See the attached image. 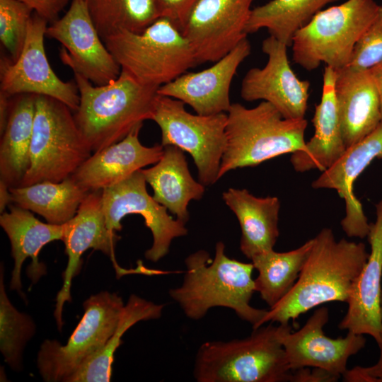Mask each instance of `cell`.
I'll return each instance as SVG.
<instances>
[{
  "label": "cell",
  "instance_id": "obj_30",
  "mask_svg": "<svg viewBox=\"0 0 382 382\" xmlns=\"http://www.w3.org/2000/svg\"><path fill=\"white\" fill-rule=\"evenodd\" d=\"M313 245V238L287 251L264 252L250 260L258 274L255 291L270 308L277 303L293 288Z\"/></svg>",
  "mask_w": 382,
  "mask_h": 382
},
{
  "label": "cell",
  "instance_id": "obj_6",
  "mask_svg": "<svg viewBox=\"0 0 382 382\" xmlns=\"http://www.w3.org/2000/svg\"><path fill=\"white\" fill-rule=\"evenodd\" d=\"M103 41L121 69L148 86L159 88L197 64L188 40L163 17L141 32L121 30Z\"/></svg>",
  "mask_w": 382,
  "mask_h": 382
},
{
  "label": "cell",
  "instance_id": "obj_35",
  "mask_svg": "<svg viewBox=\"0 0 382 382\" xmlns=\"http://www.w3.org/2000/svg\"><path fill=\"white\" fill-rule=\"evenodd\" d=\"M382 62V6L357 42L348 66L370 69Z\"/></svg>",
  "mask_w": 382,
  "mask_h": 382
},
{
  "label": "cell",
  "instance_id": "obj_31",
  "mask_svg": "<svg viewBox=\"0 0 382 382\" xmlns=\"http://www.w3.org/2000/svg\"><path fill=\"white\" fill-rule=\"evenodd\" d=\"M339 0H271L252 9L245 33L265 28L270 35L291 45L294 34L328 4Z\"/></svg>",
  "mask_w": 382,
  "mask_h": 382
},
{
  "label": "cell",
  "instance_id": "obj_28",
  "mask_svg": "<svg viewBox=\"0 0 382 382\" xmlns=\"http://www.w3.org/2000/svg\"><path fill=\"white\" fill-rule=\"evenodd\" d=\"M14 204L36 213L47 223L62 225L72 219L88 194L71 176L61 182L42 181L10 187Z\"/></svg>",
  "mask_w": 382,
  "mask_h": 382
},
{
  "label": "cell",
  "instance_id": "obj_9",
  "mask_svg": "<svg viewBox=\"0 0 382 382\" xmlns=\"http://www.w3.org/2000/svg\"><path fill=\"white\" fill-rule=\"evenodd\" d=\"M150 120L161 129L163 146H175L191 155L202 185L210 186L219 180L227 113L193 115L185 110L183 102L158 94Z\"/></svg>",
  "mask_w": 382,
  "mask_h": 382
},
{
  "label": "cell",
  "instance_id": "obj_5",
  "mask_svg": "<svg viewBox=\"0 0 382 382\" xmlns=\"http://www.w3.org/2000/svg\"><path fill=\"white\" fill-rule=\"evenodd\" d=\"M306 118L286 119L270 103L248 108L231 103L227 112L226 145L219 178L239 168L257 166L306 148Z\"/></svg>",
  "mask_w": 382,
  "mask_h": 382
},
{
  "label": "cell",
  "instance_id": "obj_7",
  "mask_svg": "<svg viewBox=\"0 0 382 382\" xmlns=\"http://www.w3.org/2000/svg\"><path fill=\"white\" fill-rule=\"evenodd\" d=\"M91 152L74 112L55 98L37 95L30 166L19 186L61 182L71 176Z\"/></svg>",
  "mask_w": 382,
  "mask_h": 382
},
{
  "label": "cell",
  "instance_id": "obj_26",
  "mask_svg": "<svg viewBox=\"0 0 382 382\" xmlns=\"http://www.w3.org/2000/svg\"><path fill=\"white\" fill-rule=\"evenodd\" d=\"M163 147L161 159L141 170L153 189L154 199L185 224L189 202L202 199L205 186L192 178L183 150L172 145Z\"/></svg>",
  "mask_w": 382,
  "mask_h": 382
},
{
  "label": "cell",
  "instance_id": "obj_18",
  "mask_svg": "<svg viewBox=\"0 0 382 382\" xmlns=\"http://www.w3.org/2000/svg\"><path fill=\"white\" fill-rule=\"evenodd\" d=\"M250 51V43L245 37L212 66L197 72H185L160 86L158 93L189 105L198 115L227 113L231 105L232 80Z\"/></svg>",
  "mask_w": 382,
  "mask_h": 382
},
{
  "label": "cell",
  "instance_id": "obj_17",
  "mask_svg": "<svg viewBox=\"0 0 382 382\" xmlns=\"http://www.w3.org/2000/svg\"><path fill=\"white\" fill-rule=\"evenodd\" d=\"M328 320V308L321 306L296 331L292 332L289 323L282 324L280 340L291 371L318 368L341 377L349 359L365 347L363 335L347 332L345 337L326 336L323 328Z\"/></svg>",
  "mask_w": 382,
  "mask_h": 382
},
{
  "label": "cell",
  "instance_id": "obj_1",
  "mask_svg": "<svg viewBox=\"0 0 382 382\" xmlns=\"http://www.w3.org/2000/svg\"><path fill=\"white\" fill-rule=\"evenodd\" d=\"M368 257L364 243L345 238L337 241L331 228H322L313 238L312 248L294 286L267 311L261 326L294 322L326 303H347Z\"/></svg>",
  "mask_w": 382,
  "mask_h": 382
},
{
  "label": "cell",
  "instance_id": "obj_22",
  "mask_svg": "<svg viewBox=\"0 0 382 382\" xmlns=\"http://www.w3.org/2000/svg\"><path fill=\"white\" fill-rule=\"evenodd\" d=\"M337 72L325 66L323 75L320 101L315 107L313 118L314 134L303 151L291 154V164L294 170L303 173L311 170L325 171L333 165L347 149L344 141L335 83Z\"/></svg>",
  "mask_w": 382,
  "mask_h": 382
},
{
  "label": "cell",
  "instance_id": "obj_11",
  "mask_svg": "<svg viewBox=\"0 0 382 382\" xmlns=\"http://www.w3.org/2000/svg\"><path fill=\"white\" fill-rule=\"evenodd\" d=\"M45 35L62 44L60 59L74 74L96 86L119 76L121 67L100 36L84 0H72L66 13L47 26Z\"/></svg>",
  "mask_w": 382,
  "mask_h": 382
},
{
  "label": "cell",
  "instance_id": "obj_39",
  "mask_svg": "<svg viewBox=\"0 0 382 382\" xmlns=\"http://www.w3.org/2000/svg\"><path fill=\"white\" fill-rule=\"evenodd\" d=\"M340 377L325 370L304 367L291 371L289 381L291 382H336Z\"/></svg>",
  "mask_w": 382,
  "mask_h": 382
},
{
  "label": "cell",
  "instance_id": "obj_34",
  "mask_svg": "<svg viewBox=\"0 0 382 382\" xmlns=\"http://www.w3.org/2000/svg\"><path fill=\"white\" fill-rule=\"evenodd\" d=\"M33 13L18 0H0V40L13 62L23 50Z\"/></svg>",
  "mask_w": 382,
  "mask_h": 382
},
{
  "label": "cell",
  "instance_id": "obj_24",
  "mask_svg": "<svg viewBox=\"0 0 382 382\" xmlns=\"http://www.w3.org/2000/svg\"><path fill=\"white\" fill-rule=\"evenodd\" d=\"M8 207V212L1 214L0 225L10 241L14 262L10 289L21 293L23 262L28 257L32 259L27 273L32 282L36 283L46 274L45 265L39 262V253L47 243L63 240L64 226L42 222L32 212L16 204Z\"/></svg>",
  "mask_w": 382,
  "mask_h": 382
},
{
  "label": "cell",
  "instance_id": "obj_12",
  "mask_svg": "<svg viewBox=\"0 0 382 382\" xmlns=\"http://www.w3.org/2000/svg\"><path fill=\"white\" fill-rule=\"evenodd\" d=\"M146 181L141 170L102 190L103 209L108 228L112 232L122 228L121 220L129 214L141 215L153 236V243L144 254L152 262H158L169 253L173 239L186 236L185 224L174 219L167 209L150 196Z\"/></svg>",
  "mask_w": 382,
  "mask_h": 382
},
{
  "label": "cell",
  "instance_id": "obj_15",
  "mask_svg": "<svg viewBox=\"0 0 382 382\" xmlns=\"http://www.w3.org/2000/svg\"><path fill=\"white\" fill-rule=\"evenodd\" d=\"M254 0H199L181 32L198 64L215 62L247 37Z\"/></svg>",
  "mask_w": 382,
  "mask_h": 382
},
{
  "label": "cell",
  "instance_id": "obj_41",
  "mask_svg": "<svg viewBox=\"0 0 382 382\" xmlns=\"http://www.w3.org/2000/svg\"><path fill=\"white\" fill-rule=\"evenodd\" d=\"M369 71L378 93L382 117V62L371 68Z\"/></svg>",
  "mask_w": 382,
  "mask_h": 382
},
{
  "label": "cell",
  "instance_id": "obj_21",
  "mask_svg": "<svg viewBox=\"0 0 382 382\" xmlns=\"http://www.w3.org/2000/svg\"><path fill=\"white\" fill-rule=\"evenodd\" d=\"M134 128L121 141L94 152L71 175L88 192L103 190L125 180L144 167L156 164L162 157L163 146H144Z\"/></svg>",
  "mask_w": 382,
  "mask_h": 382
},
{
  "label": "cell",
  "instance_id": "obj_43",
  "mask_svg": "<svg viewBox=\"0 0 382 382\" xmlns=\"http://www.w3.org/2000/svg\"><path fill=\"white\" fill-rule=\"evenodd\" d=\"M381 318H382V292H381Z\"/></svg>",
  "mask_w": 382,
  "mask_h": 382
},
{
  "label": "cell",
  "instance_id": "obj_40",
  "mask_svg": "<svg viewBox=\"0 0 382 382\" xmlns=\"http://www.w3.org/2000/svg\"><path fill=\"white\" fill-rule=\"evenodd\" d=\"M11 97L8 96L3 92H0V134H1L5 129L7 123L11 100Z\"/></svg>",
  "mask_w": 382,
  "mask_h": 382
},
{
  "label": "cell",
  "instance_id": "obj_36",
  "mask_svg": "<svg viewBox=\"0 0 382 382\" xmlns=\"http://www.w3.org/2000/svg\"><path fill=\"white\" fill-rule=\"evenodd\" d=\"M199 0H155L160 17L170 20L181 31Z\"/></svg>",
  "mask_w": 382,
  "mask_h": 382
},
{
  "label": "cell",
  "instance_id": "obj_33",
  "mask_svg": "<svg viewBox=\"0 0 382 382\" xmlns=\"http://www.w3.org/2000/svg\"><path fill=\"white\" fill-rule=\"evenodd\" d=\"M35 332L31 317L19 312L8 298L4 283V271L0 277V349L5 361L16 371L22 369L23 349Z\"/></svg>",
  "mask_w": 382,
  "mask_h": 382
},
{
  "label": "cell",
  "instance_id": "obj_10",
  "mask_svg": "<svg viewBox=\"0 0 382 382\" xmlns=\"http://www.w3.org/2000/svg\"><path fill=\"white\" fill-rule=\"evenodd\" d=\"M83 306V316L66 345L56 340L41 345L37 366L44 381L65 382L98 352L113 334L125 305L117 294L105 291L91 296Z\"/></svg>",
  "mask_w": 382,
  "mask_h": 382
},
{
  "label": "cell",
  "instance_id": "obj_27",
  "mask_svg": "<svg viewBox=\"0 0 382 382\" xmlns=\"http://www.w3.org/2000/svg\"><path fill=\"white\" fill-rule=\"evenodd\" d=\"M36 96H15L1 134L0 180L9 187L20 185L30 166Z\"/></svg>",
  "mask_w": 382,
  "mask_h": 382
},
{
  "label": "cell",
  "instance_id": "obj_19",
  "mask_svg": "<svg viewBox=\"0 0 382 382\" xmlns=\"http://www.w3.org/2000/svg\"><path fill=\"white\" fill-rule=\"evenodd\" d=\"M376 158L382 159V121L368 136L348 147L344 154L315 179L314 189L335 190L345 201V214L341 226L349 238H366L370 224L354 193L358 177Z\"/></svg>",
  "mask_w": 382,
  "mask_h": 382
},
{
  "label": "cell",
  "instance_id": "obj_14",
  "mask_svg": "<svg viewBox=\"0 0 382 382\" xmlns=\"http://www.w3.org/2000/svg\"><path fill=\"white\" fill-rule=\"evenodd\" d=\"M64 232L62 241L68 262L63 274V285L56 298L54 316L59 330L63 325L62 311L66 302L71 301V286L74 277L81 267V257L88 249L100 250L109 256L116 272L120 275L131 272L144 273L139 265L135 270H125L117 263L115 246L120 237L116 232L110 231L105 222L103 209L102 190L88 192L80 204L76 215L64 224Z\"/></svg>",
  "mask_w": 382,
  "mask_h": 382
},
{
  "label": "cell",
  "instance_id": "obj_3",
  "mask_svg": "<svg viewBox=\"0 0 382 382\" xmlns=\"http://www.w3.org/2000/svg\"><path fill=\"white\" fill-rule=\"evenodd\" d=\"M80 101L74 117L92 152L127 137L150 120L158 88L145 85L122 70L114 81L96 86L74 74Z\"/></svg>",
  "mask_w": 382,
  "mask_h": 382
},
{
  "label": "cell",
  "instance_id": "obj_32",
  "mask_svg": "<svg viewBox=\"0 0 382 382\" xmlns=\"http://www.w3.org/2000/svg\"><path fill=\"white\" fill-rule=\"evenodd\" d=\"M103 40L121 30L139 33L160 17L155 0H84Z\"/></svg>",
  "mask_w": 382,
  "mask_h": 382
},
{
  "label": "cell",
  "instance_id": "obj_38",
  "mask_svg": "<svg viewBox=\"0 0 382 382\" xmlns=\"http://www.w3.org/2000/svg\"><path fill=\"white\" fill-rule=\"evenodd\" d=\"M28 6L35 13L51 23L58 19L59 14L72 0H18Z\"/></svg>",
  "mask_w": 382,
  "mask_h": 382
},
{
  "label": "cell",
  "instance_id": "obj_29",
  "mask_svg": "<svg viewBox=\"0 0 382 382\" xmlns=\"http://www.w3.org/2000/svg\"><path fill=\"white\" fill-rule=\"evenodd\" d=\"M164 305L132 294L124 306L113 334L105 345L86 359L65 382H108L111 380L114 353L125 332L141 320L159 318Z\"/></svg>",
  "mask_w": 382,
  "mask_h": 382
},
{
  "label": "cell",
  "instance_id": "obj_8",
  "mask_svg": "<svg viewBox=\"0 0 382 382\" xmlns=\"http://www.w3.org/2000/svg\"><path fill=\"white\" fill-rule=\"evenodd\" d=\"M378 7L374 0H347L322 9L294 34L293 61L307 71L321 63L335 70L347 66L357 42Z\"/></svg>",
  "mask_w": 382,
  "mask_h": 382
},
{
  "label": "cell",
  "instance_id": "obj_37",
  "mask_svg": "<svg viewBox=\"0 0 382 382\" xmlns=\"http://www.w3.org/2000/svg\"><path fill=\"white\" fill-rule=\"evenodd\" d=\"M379 355L377 361L370 366H355L344 374V381L349 382H382V337L377 343Z\"/></svg>",
  "mask_w": 382,
  "mask_h": 382
},
{
  "label": "cell",
  "instance_id": "obj_23",
  "mask_svg": "<svg viewBox=\"0 0 382 382\" xmlns=\"http://www.w3.org/2000/svg\"><path fill=\"white\" fill-rule=\"evenodd\" d=\"M336 72L335 97L348 148L371 134L381 122V103L369 69L347 66Z\"/></svg>",
  "mask_w": 382,
  "mask_h": 382
},
{
  "label": "cell",
  "instance_id": "obj_16",
  "mask_svg": "<svg viewBox=\"0 0 382 382\" xmlns=\"http://www.w3.org/2000/svg\"><path fill=\"white\" fill-rule=\"evenodd\" d=\"M288 46L270 35L262 44L267 56L262 68L254 67L244 76L241 96L248 102L266 101L286 119L305 118L311 83L301 80L292 70Z\"/></svg>",
  "mask_w": 382,
  "mask_h": 382
},
{
  "label": "cell",
  "instance_id": "obj_13",
  "mask_svg": "<svg viewBox=\"0 0 382 382\" xmlns=\"http://www.w3.org/2000/svg\"><path fill=\"white\" fill-rule=\"evenodd\" d=\"M47 25L45 19L33 12L18 58L12 62L1 60V91L10 97L27 93L49 96L75 112L80 101L76 82L61 80L46 56L44 39Z\"/></svg>",
  "mask_w": 382,
  "mask_h": 382
},
{
  "label": "cell",
  "instance_id": "obj_4",
  "mask_svg": "<svg viewBox=\"0 0 382 382\" xmlns=\"http://www.w3.org/2000/svg\"><path fill=\"white\" fill-rule=\"evenodd\" d=\"M282 324L262 325L247 337L203 343L193 375L198 382H285L291 371L280 340Z\"/></svg>",
  "mask_w": 382,
  "mask_h": 382
},
{
  "label": "cell",
  "instance_id": "obj_42",
  "mask_svg": "<svg viewBox=\"0 0 382 382\" xmlns=\"http://www.w3.org/2000/svg\"><path fill=\"white\" fill-rule=\"evenodd\" d=\"M12 202L10 187L3 181L0 180V212H4L7 206Z\"/></svg>",
  "mask_w": 382,
  "mask_h": 382
},
{
  "label": "cell",
  "instance_id": "obj_25",
  "mask_svg": "<svg viewBox=\"0 0 382 382\" xmlns=\"http://www.w3.org/2000/svg\"><path fill=\"white\" fill-rule=\"evenodd\" d=\"M225 204L240 224V250L249 260L273 250L279 235L280 201L277 197H256L246 189L228 188L222 194Z\"/></svg>",
  "mask_w": 382,
  "mask_h": 382
},
{
  "label": "cell",
  "instance_id": "obj_2",
  "mask_svg": "<svg viewBox=\"0 0 382 382\" xmlns=\"http://www.w3.org/2000/svg\"><path fill=\"white\" fill-rule=\"evenodd\" d=\"M186 271L182 284L169 291L185 315L199 320L214 307L233 310L253 329L261 326L267 309L250 303L255 291L252 277V262H243L228 257L223 242H217L214 259L208 252L199 250L185 260Z\"/></svg>",
  "mask_w": 382,
  "mask_h": 382
},
{
  "label": "cell",
  "instance_id": "obj_20",
  "mask_svg": "<svg viewBox=\"0 0 382 382\" xmlns=\"http://www.w3.org/2000/svg\"><path fill=\"white\" fill-rule=\"evenodd\" d=\"M366 238L370 253L353 284L347 302V313L338 328L359 335H368L378 343L382 337V199L376 204V220L370 223Z\"/></svg>",
  "mask_w": 382,
  "mask_h": 382
}]
</instances>
